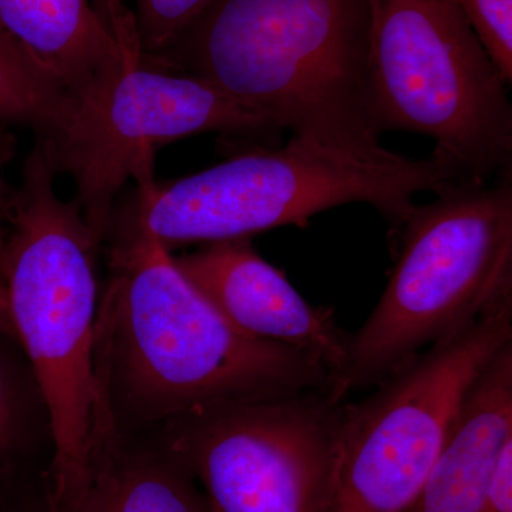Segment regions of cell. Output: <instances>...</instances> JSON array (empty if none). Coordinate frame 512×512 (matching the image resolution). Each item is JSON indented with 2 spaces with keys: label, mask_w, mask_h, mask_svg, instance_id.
Wrapping results in <instances>:
<instances>
[{
  "label": "cell",
  "mask_w": 512,
  "mask_h": 512,
  "mask_svg": "<svg viewBox=\"0 0 512 512\" xmlns=\"http://www.w3.org/2000/svg\"><path fill=\"white\" fill-rule=\"evenodd\" d=\"M94 330L97 396L121 431L143 433L228 404L338 383L303 350L252 338L144 231L113 229ZM109 234V235H110Z\"/></svg>",
  "instance_id": "cell-1"
},
{
  "label": "cell",
  "mask_w": 512,
  "mask_h": 512,
  "mask_svg": "<svg viewBox=\"0 0 512 512\" xmlns=\"http://www.w3.org/2000/svg\"><path fill=\"white\" fill-rule=\"evenodd\" d=\"M151 63L204 80L293 138L359 160L380 143L369 0H214Z\"/></svg>",
  "instance_id": "cell-2"
},
{
  "label": "cell",
  "mask_w": 512,
  "mask_h": 512,
  "mask_svg": "<svg viewBox=\"0 0 512 512\" xmlns=\"http://www.w3.org/2000/svg\"><path fill=\"white\" fill-rule=\"evenodd\" d=\"M52 146L36 137L10 194L0 274L16 339L45 402L46 512H74L96 423L97 244L76 200L57 195Z\"/></svg>",
  "instance_id": "cell-3"
},
{
  "label": "cell",
  "mask_w": 512,
  "mask_h": 512,
  "mask_svg": "<svg viewBox=\"0 0 512 512\" xmlns=\"http://www.w3.org/2000/svg\"><path fill=\"white\" fill-rule=\"evenodd\" d=\"M448 184L446 171L431 156L359 160L292 137L285 147L256 148L136 191L114 212L110 231L147 232L171 252L288 225L305 228L319 212L363 202L396 234L416 207L414 195L437 194Z\"/></svg>",
  "instance_id": "cell-4"
},
{
  "label": "cell",
  "mask_w": 512,
  "mask_h": 512,
  "mask_svg": "<svg viewBox=\"0 0 512 512\" xmlns=\"http://www.w3.org/2000/svg\"><path fill=\"white\" fill-rule=\"evenodd\" d=\"M396 234L389 282L349 335L346 394L373 389L512 292V174L448 184Z\"/></svg>",
  "instance_id": "cell-5"
},
{
  "label": "cell",
  "mask_w": 512,
  "mask_h": 512,
  "mask_svg": "<svg viewBox=\"0 0 512 512\" xmlns=\"http://www.w3.org/2000/svg\"><path fill=\"white\" fill-rule=\"evenodd\" d=\"M377 126L434 141L451 184L512 174L508 84L456 0H369Z\"/></svg>",
  "instance_id": "cell-6"
},
{
  "label": "cell",
  "mask_w": 512,
  "mask_h": 512,
  "mask_svg": "<svg viewBox=\"0 0 512 512\" xmlns=\"http://www.w3.org/2000/svg\"><path fill=\"white\" fill-rule=\"evenodd\" d=\"M109 23L120 40L119 64L77 103L62 137L49 141L57 174L73 178L74 200L99 245L123 185L134 180L137 191H146L157 183L158 147L210 131L265 141L281 131L204 80L151 63L138 46L130 9L113 13Z\"/></svg>",
  "instance_id": "cell-7"
},
{
  "label": "cell",
  "mask_w": 512,
  "mask_h": 512,
  "mask_svg": "<svg viewBox=\"0 0 512 512\" xmlns=\"http://www.w3.org/2000/svg\"><path fill=\"white\" fill-rule=\"evenodd\" d=\"M512 342V293L346 403L329 512H406L477 377Z\"/></svg>",
  "instance_id": "cell-8"
},
{
  "label": "cell",
  "mask_w": 512,
  "mask_h": 512,
  "mask_svg": "<svg viewBox=\"0 0 512 512\" xmlns=\"http://www.w3.org/2000/svg\"><path fill=\"white\" fill-rule=\"evenodd\" d=\"M348 394L338 383L160 427L212 512H329Z\"/></svg>",
  "instance_id": "cell-9"
},
{
  "label": "cell",
  "mask_w": 512,
  "mask_h": 512,
  "mask_svg": "<svg viewBox=\"0 0 512 512\" xmlns=\"http://www.w3.org/2000/svg\"><path fill=\"white\" fill-rule=\"evenodd\" d=\"M174 262L235 328L311 353L340 386L350 333L340 328L332 309L306 301L249 238L211 242L192 254L174 256Z\"/></svg>",
  "instance_id": "cell-10"
},
{
  "label": "cell",
  "mask_w": 512,
  "mask_h": 512,
  "mask_svg": "<svg viewBox=\"0 0 512 512\" xmlns=\"http://www.w3.org/2000/svg\"><path fill=\"white\" fill-rule=\"evenodd\" d=\"M512 443V342L490 360L461 404L446 444L406 512H478Z\"/></svg>",
  "instance_id": "cell-11"
},
{
  "label": "cell",
  "mask_w": 512,
  "mask_h": 512,
  "mask_svg": "<svg viewBox=\"0 0 512 512\" xmlns=\"http://www.w3.org/2000/svg\"><path fill=\"white\" fill-rule=\"evenodd\" d=\"M74 512L212 511L200 485L160 437L117 429L100 404Z\"/></svg>",
  "instance_id": "cell-12"
},
{
  "label": "cell",
  "mask_w": 512,
  "mask_h": 512,
  "mask_svg": "<svg viewBox=\"0 0 512 512\" xmlns=\"http://www.w3.org/2000/svg\"><path fill=\"white\" fill-rule=\"evenodd\" d=\"M0 26L45 64L77 103L121 59L97 0H0Z\"/></svg>",
  "instance_id": "cell-13"
},
{
  "label": "cell",
  "mask_w": 512,
  "mask_h": 512,
  "mask_svg": "<svg viewBox=\"0 0 512 512\" xmlns=\"http://www.w3.org/2000/svg\"><path fill=\"white\" fill-rule=\"evenodd\" d=\"M52 443L49 417L19 340L0 330V512L29 495L36 457Z\"/></svg>",
  "instance_id": "cell-14"
},
{
  "label": "cell",
  "mask_w": 512,
  "mask_h": 512,
  "mask_svg": "<svg viewBox=\"0 0 512 512\" xmlns=\"http://www.w3.org/2000/svg\"><path fill=\"white\" fill-rule=\"evenodd\" d=\"M76 109V99L55 74L0 26V121L56 141Z\"/></svg>",
  "instance_id": "cell-15"
},
{
  "label": "cell",
  "mask_w": 512,
  "mask_h": 512,
  "mask_svg": "<svg viewBox=\"0 0 512 512\" xmlns=\"http://www.w3.org/2000/svg\"><path fill=\"white\" fill-rule=\"evenodd\" d=\"M214 0H133L138 46L147 56L170 49Z\"/></svg>",
  "instance_id": "cell-16"
},
{
  "label": "cell",
  "mask_w": 512,
  "mask_h": 512,
  "mask_svg": "<svg viewBox=\"0 0 512 512\" xmlns=\"http://www.w3.org/2000/svg\"><path fill=\"white\" fill-rule=\"evenodd\" d=\"M508 86L512 83V0H456Z\"/></svg>",
  "instance_id": "cell-17"
},
{
  "label": "cell",
  "mask_w": 512,
  "mask_h": 512,
  "mask_svg": "<svg viewBox=\"0 0 512 512\" xmlns=\"http://www.w3.org/2000/svg\"><path fill=\"white\" fill-rule=\"evenodd\" d=\"M478 512H512V443L498 460L493 483Z\"/></svg>",
  "instance_id": "cell-18"
},
{
  "label": "cell",
  "mask_w": 512,
  "mask_h": 512,
  "mask_svg": "<svg viewBox=\"0 0 512 512\" xmlns=\"http://www.w3.org/2000/svg\"><path fill=\"white\" fill-rule=\"evenodd\" d=\"M15 151V141L10 134L0 131V259H2L3 242L6 234V212H8V202L10 192L5 181V167Z\"/></svg>",
  "instance_id": "cell-19"
},
{
  "label": "cell",
  "mask_w": 512,
  "mask_h": 512,
  "mask_svg": "<svg viewBox=\"0 0 512 512\" xmlns=\"http://www.w3.org/2000/svg\"><path fill=\"white\" fill-rule=\"evenodd\" d=\"M0 330L15 336L12 319H10L8 298H6L5 284H3L2 274H0Z\"/></svg>",
  "instance_id": "cell-20"
}]
</instances>
